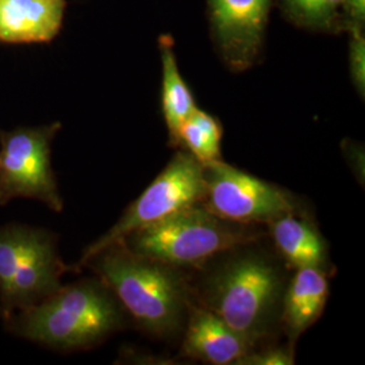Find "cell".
<instances>
[{
    "instance_id": "obj_1",
    "label": "cell",
    "mask_w": 365,
    "mask_h": 365,
    "mask_svg": "<svg viewBox=\"0 0 365 365\" xmlns=\"http://www.w3.org/2000/svg\"><path fill=\"white\" fill-rule=\"evenodd\" d=\"M241 245L206 262L191 284L192 302L220 317L256 348L280 329L287 279L272 255Z\"/></svg>"
},
{
    "instance_id": "obj_2",
    "label": "cell",
    "mask_w": 365,
    "mask_h": 365,
    "mask_svg": "<svg viewBox=\"0 0 365 365\" xmlns=\"http://www.w3.org/2000/svg\"><path fill=\"white\" fill-rule=\"evenodd\" d=\"M146 334L168 339L180 334L192 304L184 271L149 259L117 242L86 262Z\"/></svg>"
},
{
    "instance_id": "obj_3",
    "label": "cell",
    "mask_w": 365,
    "mask_h": 365,
    "mask_svg": "<svg viewBox=\"0 0 365 365\" xmlns=\"http://www.w3.org/2000/svg\"><path fill=\"white\" fill-rule=\"evenodd\" d=\"M128 314L98 279L61 286L37 304L11 315L14 334L56 351L90 349L126 325Z\"/></svg>"
},
{
    "instance_id": "obj_4",
    "label": "cell",
    "mask_w": 365,
    "mask_h": 365,
    "mask_svg": "<svg viewBox=\"0 0 365 365\" xmlns=\"http://www.w3.org/2000/svg\"><path fill=\"white\" fill-rule=\"evenodd\" d=\"M267 235L261 225L229 221L196 203L120 242L138 255L184 271L199 269L223 252L257 242Z\"/></svg>"
},
{
    "instance_id": "obj_5",
    "label": "cell",
    "mask_w": 365,
    "mask_h": 365,
    "mask_svg": "<svg viewBox=\"0 0 365 365\" xmlns=\"http://www.w3.org/2000/svg\"><path fill=\"white\" fill-rule=\"evenodd\" d=\"M71 269L60 259L57 237L45 229L21 223L0 227V314L15 313L48 298L61 287Z\"/></svg>"
},
{
    "instance_id": "obj_6",
    "label": "cell",
    "mask_w": 365,
    "mask_h": 365,
    "mask_svg": "<svg viewBox=\"0 0 365 365\" xmlns=\"http://www.w3.org/2000/svg\"><path fill=\"white\" fill-rule=\"evenodd\" d=\"M205 192V164L187 150H179L144 192L125 210L117 223L86 249L71 269L83 268L93 256L123 241L131 233L163 221L188 206L202 203Z\"/></svg>"
},
{
    "instance_id": "obj_7",
    "label": "cell",
    "mask_w": 365,
    "mask_h": 365,
    "mask_svg": "<svg viewBox=\"0 0 365 365\" xmlns=\"http://www.w3.org/2000/svg\"><path fill=\"white\" fill-rule=\"evenodd\" d=\"M60 122L0 133V206L16 197L37 199L61 212L64 203L53 172L51 155Z\"/></svg>"
},
{
    "instance_id": "obj_8",
    "label": "cell",
    "mask_w": 365,
    "mask_h": 365,
    "mask_svg": "<svg viewBox=\"0 0 365 365\" xmlns=\"http://www.w3.org/2000/svg\"><path fill=\"white\" fill-rule=\"evenodd\" d=\"M202 205L225 220L267 226L294 212H304L287 190L238 170L222 160L205 164Z\"/></svg>"
},
{
    "instance_id": "obj_9",
    "label": "cell",
    "mask_w": 365,
    "mask_h": 365,
    "mask_svg": "<svg viewBox=\"0 0 365 365\" xmlns=\"http://www.w3.org/2000/svg\"><path fill=\"white\" fill-rule=\"evenodd\" d=\"M210 26L225 66L244 72L260 57L272 0H207Z\"/></svg>"
},
{
    "instance_id": "obj_10",
    "label": "cell",
    "mask_w": 365,
    "mask_h": 365,
    "mask_svg": "<svg viewBox=\"0 0 365 365\" xmlns=\"http://www.w3.org/2000/svg\"><path fill=\"white\" fill-rule=\"evenodd\" d=\"M180 354L214 365H237L255 346L220 317L192 302L184 325Z\"/></svg>"
},
{
    "instance_id": "obj_11",
    "label": "cell",
    "mask_w": 365,
    "mask_h": 365,
    "mask_svg": "<svg viewBox=\"0 0 365 365\" xmlns=\"http://www.w3.org/2000/svg\"><path fill=\"white\" fill-rule=\"evenodd\" d=\"M329 292L327 271L313 267L295 269L287 282L280 314V329L286 333L289 345L295 346L300 336L319 319Z\"/></svg>"
},
{
    "instance_id": "obj_12",
    "label": "cell",
    "mask_w": 365,
    "mask_h": 365,
    "mask_svg": "<svg viewBox=\"0 0 365 365\" xmlns=\"http://www.w3.org/2000/svg\"><path fill=\"white\" fill-rule=\"evenodd\" d=\"M66 9V0H0V41L49 42L63 26Z\"/></svg>"
},
{
    "instance_id": "obj_13",
    "label": "cell",
    "mask_w": 365,
    "mask_h": 365,
    "mask_svg": "<svg viewBox=\"0 0 365 365\" xmlns=\"http://www.w3.org/2000/svg\"><path fill=\"white\" fill-rule=\"evenodd\" d=\"M268 235L283 260L294 269L303 267L321 268L327 272L329 247L314 222L304 212L280 217L267 226Z\"/></svg>"
},
{
    "instance_id": "obj_14",
    "label": "cell",
    "mask_w": 365,
    "mask_h": 365,
    "mask_svg": "<svg viewBox=\"0 0 365 365\" xmlns=\"http://www.w3.org/2000/svg\"><path fill=\"white\" fill-rule=\"evenodd\" d=\"M158 49L163 66L161 84V108L168 129L170 144L179 146V133L182 123L191 117L197 108L194 95L184 81L178 58L175 54V42L170 36H161Z\"/></svg>"
},
{
    "instance_id": "obj_15",
    "label": "cell",
    "mask_w": 365,
    "mask_h": 365,
    "mask_svg": "<svg viewBox=\"0 0 365 365\" xmlns=\"http://www.w3.org/2000/svg\"><path fill=\"white\" fill-rule=\"evenodd\" d=\"M221 143V122L199 107L182 123L179 133V146L202 164L222 160Z\"/></svg>"
},
{
    "instance_id": "obj_16",
    "label": "cell",
    "mask_w": 365,
    "mask_h": 365,
    "mask_svg": "<svg viewBox=\"0 0 365 365\" xmlns=\"http://www.w3.org/2000/svg\"><path fill=\"white\" fill-rule=\"evenodd\" d=\"M288 19L313 31L342 30L344 0H279Z\"/></svg>"
},
{
    "instance_id": "obj_17",
    "label": "cell",
    "mask_w": 365,
    "mask_h": 365,
    "mask_svg": "<svg viewBox=\"0 0 365 365\" xmlns=\"http://www.w3.org/2000/svg\"><path fill=\"white\" fill-rule=\"evenodd\" d=\"M349 38V72L353 86L361 99L365 96V36L364 27H351L346 30Z\"/></svg>"
},
{
    "instance_id": "obj_18",
    "label": "cell",
    "mask_w": 365,
    "mask_h": 365,
    "mask_svg": "<svg viewBox=\"0 0 365 365\" xmlns=\"http://www.w3.org/2000/svg\"><path fill=\"white\" fill-rule=\"evenodd\" d=\"M295 363L294 346H256L245 354L237 365H292Z\"/></svg>"
},
{
    "instance_id": "obj_19",
    "label": "cell",
    "mask_w": 365,
    "mask_h": 365,
    "mask_svg": "<svg viewBox=\"0 0 365 365\" xmlns=\"http://www.w3.org/2000/svg\"><path fill=\"white\" fill-rule=\"evenodd\" d=\"M365 0H344L342 30L351 27H364Z\"/></svg>"
}]
</instances>
